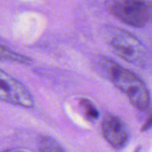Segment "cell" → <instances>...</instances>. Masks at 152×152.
Listing matches in <instances>:
<instances>
[{
  "instance_id": "1",
  "label": "cell",
  "mask_w": 152,
  "mask_h": 152,
  "mask_svg": "<svg viewBox=\"0 0 152 152\" xmlns=\"http://www.w3.org/2000/svg\"><path fill=\"white\" fill-rule=\"evenodd\" d=\"M102 65L111 82L127 96L134 107L140 111L149 107V91L137 74L108 59H104Z\"/></svg>"
},
{
  "instance_id": "2",
  "label": "cell",
  "mask_w": 152,
  "mask_h": 152,
  "mask_svg": "<svg viewBox=\"0 0 152 152\" xmlns=\"http://www.w3.org/2000/svg\"><path fill=\"white\" fill-rule=\"evenodd\" d=\"M104 35L114 52L124 60L139 67H147L151 64L149 52L130 32L114 26H107Z\"/></svg>"
},
{
  "instance_id": "3",
  "label": "cell",
  "mask_w": 152,
  "mask_h": 152,
  "mask_svg": "<svg viewBox=\"0 0 152 152\" xmlns=\"http://www.w3.org/2000/svg\"><path fill=\"white\" fill-rule=\"evenodd\" d=\"M148 3L146 0H107V8L121 22L141 28L148 23Z\"/></svg>"
},
{
  "instance_id": "4",
  "label": "cell",
  "mask_w": 152,
  "mask_h": 152,
  "mask_svg": "<svg viewBox=\"0 0 152 152\" xmlns=\"http://www.w3.org/2000/svg\"><path fill=\"white\" fill-rule=\"evenodd\" d=\"M0 99L25 107L34 106L31 92L17 80L0 69Z\"/></svg>"
},
{
  "instance_id": "5",
  "label": "cell",
  "mask_w": 152,
  "mask_h": 152,
  "mask_svg": "<svg viewBox=\"0 0 152 152\" xmlns=\"http://www.w3.org/2000/svg\"><path fill=\"white\" fill-rule=\"evenodd\" d=\"M102 133L105 140L117 149L122 148L128 140V132L124 123L115 115H108L103 121Z\"/></svg>"
},
{
  "instance_id": "6",
  "label": "cell",
  "mask_w": 152,
  "mask_h": 152,
  "mask_svg": "<svg viewBox=\"0 0 152 152\" xmlns=\"http://www.w3.org/2000/svg\"><path fill=\"white\" fill-rule=\"evenodd\" d=\"M0 60H9V61L26 63V64L31 62V60L28 57L22 56L18 53H15L12 50L1 45H0Z\"/></svg>"
},
{
  "instance_id": "7",
  "label": "cell",
  "mask_w": 152,
  "mask_h": 152,
  "mask_svg": "<svg viewBox=\"0 0 152 152\" xmlns=\"http://www.w3.org/2000/svg\"><path fill=\"white\" fill-rule=\"evenodd\" d=\"M39 148L41 152H64L60 145L49 137H42L40 139Z\"/></svg>"
},
{
  "instance_id": "8",
  "label": "cell",
  "mask_w": 152,
  "mask_h": 152,
  "mask_svg": "<svg viewBox=\"0 0 152 152\" xmlns=\"http://www.w3.org/2000/svg\"><path fill=\"white\" fill-rule=\"evenodd\" d=\"M82 106L85 111L86 116L91 119V120H95L99 117V112L97 108L91 103L90 100L87 99H83L82 100Z\"/></svg>"
},
{
  "instance_id": "9",
  "label": "cell",
  "mask_w": 152,
  "mask_h": 152,
  "mask_svg": "<svg viewBox=\"0 0 152 152\" xmlns=\"http://www.w3.org/2000/svg\"><path fill=\"white\" fill-rule=\"evenodd\" d=\"M151 127H152V112L149 114L148 117L146 119V121H145L144 124H143V125H142V127H141V131H142V132L147 131V130L150 129Z\"/></svg>"
},
{
  "instance_id": "10",
  "label": "cell",
  "mask_w": 152,
  "mask_h": 152,
  "mask_svg": "<svg viewBox=\"0 0 152 152\" xmlns=\"http://www.w3.org/2000/svg\"><path fill=\"white\" fill-rule=\"evenodd\" d=\"M148 23H152V1H148Z\"/></svg>"
}]
</instances>
